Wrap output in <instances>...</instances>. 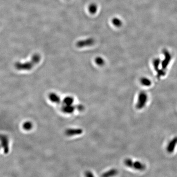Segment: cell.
<instances>
[{"mask_svg": "<svg viewBox=\"0 0 177 177\" xmlns=\"http://www.w3.org/2000/svg\"><path fill=\"white\" fill-rule=\"evenodd\" d=\"M41 56L39 54L36 53L32 56L30 61L25 62H17L14 64L15 68L19 71H30L41 61Z\"/></svg>", "mask_w": 177, "mask_h": 177, "instance_id": "obj_1", "label": "cell"}, {"mask_svg": "<svg viewBox=\"0 0 177 177\" xmlns=\"http://www.w3.org/2000/svg\"><path fill=\"white\" fill-rule=\"evenodd\" d=\"M124 162L125 165L127 167L137 170L143 171L146 168V165L142 162L139 161L134 162L132 159L130 158L126 159Z\"/></svg>", "mask_w": 177, "mask_h": 177, "instance_id": "obj_2", "label": "cell"}, {"mask_svg": "<svg viewBox=\"0 0 177 177\" xmlns=\"http://www.w3.org/2000/svg\"><path fill=\"white\" fill-rule=\"evenodd\" d=\"M147 101L148 95L146 93L143 92L140 93L139 95L138 101L136 106V109H141L143 108L145 106Z\"/></svg>", "mask_w": 177, "mask_h": 177, "instance_id": "obj_3", "label": "cell"}, {"mask_svg": "<svg viewBox=\"0 0 177 177\" xmlns=\"http://www.w3.org/2000/svg\"><path fill=\"white\" fill-rule=\"evenodd\" d=\"M95 43V40L92 38H88L84 40L78 41L76 46L79 48H84L92 46Z\"/></svg>", "mask_w": 177, "mask_h": 177, "instance_id": "obj_4", "label": "cell"}, {"mask_svg": "<svg viewBox=\"0 0 177 177\" xmlns=\"http://www.w3.org/2000/svg\"><path fill=\"white\" fill-rule=\"evenodd\" d=\"M164 55V60L162 61L161 63L162 67V69L165 71V69H166L167 67L169 65V63L171 60V55L170 53L164 50L163 52Z\"/></svg>", "mask_w": 177, "mask_h": 177, "instance_id": "obj_5", "label": "cell"}, {"mask_svg": "<svg viewBox=\"0 0 177 177\" xmlns=\"http://www.w3.org/2000/svg\"><path fill=\"white\" fill-rule=\"evenodd\" d=\"M1 146L3 148L4 153L7 154L9 152V140L8 138L5 135H1Z\"/></svg>", "mask_w": 177, "mask_h": 177, "instance_id": "obj_6", "label": "cell"}, {"mask_svg": "<svg viewBox=\"0 0 177 177\" xmlns=\"http://www.w3.org/2000/svg\"><path fill=\"white\" fill-rule=\"evenodd\" d=\"M153 63L155 69L157 73V76L158 78L164 76L165 74V71L161 69H159V65L161 64L160 60L159 59H156V60H154L153 61Z\"/></svg>", "mask_w": 177, "mask_h": 177, "instance_id": "obj_7", "label": "cell"}, {"mask_svg": "<svg viewBox=\"0 0 177 177\" xmlns=\"http://www.w3.org/2000/svg\"><path fill=\"white\" fill-rule=\"evenodd\" d=\"M83 129L81 128L68 129L65 131V134L68 136L78 135L83 133Z\"/></svg>", "mask_w": 177, "mask_h": 177, "instance_id": "obj_8", "label": "cell"}, {"mask_svg": "<svg viewBox=\"0 0 177 177\" xmlns=\"http://www.w3.org/2000/svg\"><path fill=\"white\" fill-rule=\"evenodd\" d=\"M177 144V136H176L173 139L168 143L166 148L167 152L169 153H172L173 152Z\"/></svg>", "mask_w": 177, "mask_h": 177, "instance_id": "obj_9", "label": "cell"}, {"mask_svg": "<svg viewBox=\"0 0 177 177\" xmlns=\"http://www.w3.org/2000/svg\"><path fill=\"white\" fill-rule=\"evenodd\" d=\"M49 99L51 101L54 103H60V98L59 95L54 93H51L49 95Z\"/></svg>", "mask_w": 177, "mask_h": 177, "instance_id": "obj_10", "label": "cell"}, {"mask_svg": "<svg viewBox=\"0 0 177 177\" xmlns=\"http://www.w3.org/2000/svg\"><path fill=\"white\" fill-rule=\"evenodd\" d=\"M118 173V171L115 168L110 169L108 171L105 172L103 173L102 177H109L111 176H114L117 175Z\"/></svg>", "mask_w": 177, "mask_h": 177, "instance_id": "obj_11", "label": "cell"}, {"mask_svg": "<svg viewBox=\"0 0 177 177\" xmlns=\"http://www.w3.org/2000/svg\"><path fill=\"white\" fill-rule=\"evenodd\" d=\"M76 107L72 105H65L62 108L63 111L66 113H71L74 110Z\"/></svg>", "mask_w": 177, "mask_h": 177, "instance_id": "obj_12", "label": "cell"}, {"mask_svg": "<svg viewBox=\"0 0 177 177\" xmlns=\"http://www.w3.org/2000/svg\"><path fill=\"white\" fill-rule=\"evenodd\" d=\"M140 83L146 87H149L151 85V81L150 80L145 77H143L141 79Z\"/></svg>", "mask_w": 177, "mask_h": 177, "instance_id": "obj_13", "label": "cell"}, {"mask_svg": "<svg viewBox=\"0 0 177 177\" xmlns=\"http://www.w3.org/2000/svg\"><path fill=\"white\" fill-rule=\"evenodd\" d=\"M74 101V98L71 96H67L63 100L65 105H72Z\"/></svg>", "mask_w": 177, "mask_h": 177, "instance_id": "obj_14", "label": "cell"}, {"mask_svg": "<svg viewBox=\"0 0 177 177\" xmlns=\"http://www.w3.org/2000/svg\"><path fill=\"white\" fill-rule=\"evenodd\" d=\"M23 128L25 130H30L33 127V124L32 123L30 122H27L24 123L23 124Z\"/></svg>", "mask_w": 177, "mask_h": 177, "instance_id": "obj_15", "label": "cell"}, {"mask_svg": "<svg viewBox=\"0 0 177 177\" xmlns=\"http://www.w3.org/2000/svg\"><path fill=\"white\" fill-rule=\"evenodd\" d=\"M112 23L116 27H120L122 24V21L118 18H115L113 19L112 20Z\"/></svg>", "mask_w": 177, "mask_h": 177, "instance_id": "obj_16", "label": "cell"}, {"mask_svg": "<svg viewBox=\"0 0 177 177\" xmlns=\"http://www.w3.org/2000/svg\"><path fill=\"white\" fill-rule=\"evenodd\" d=\"M95 62L99 66H102L104 64V60L101 57H98L95 58Z\"/></svg>", "mask_w": 177, "mask_h": 177, "instance_id": "obj_17", "label": "cell"}, {"mask_svg": "<svg viewBox=\"0 0 177 177\" xmlns=\"http://www.w3.org/2000/svg\"><path fill=\"white\" fill-rule=\"evenodd\" d=\"M97 10V7L94 4H92L88 7V10L91 14H94L96 12Z\"/></svg>", "mask_w": 177, "mask_h": 177, "instance_id": "obj_18", "label": "cell"}, {"mask_svg": "<svg viewBox=\"0 0 177 177\" xmlns=\"http://www.w3.org/2000/svg\"><path fill=\"white\" fill-rule=\"evenodd\" d=\"M85 175L86 177H94V175L92 172L90 171H86L85 173Z\"/></svg>", "mask_w": 177, "mask_h": 177, "instance_id": "obj_19", "label": "cell"}, {"mask_svg": "<svg viewBox=\"0 0 177 177\" xmlns=\"http://www.w3.org/2000/svg\"><path fill=\"white\" fill-rule=\"evenodd\" d=\"M76 108L78 110L82 111L84 109V107L81 104H78V106L76 107Z\"/></svg>", "mask_w": 177, "mask_h": 177, "instance_id": "obj_20", "label": "cell"}]
</instances>
